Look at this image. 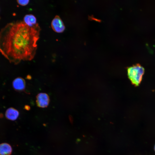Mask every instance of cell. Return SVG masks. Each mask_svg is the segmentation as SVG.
Here are the masks:
<instances>
[{
    "label": "cell",
    "instance_id": "8992f818",
    "mask_svg": "<svg viewBox=\"0 0 155 155\" xmlns=\"http://www.w3.org/2000/svg\"><path fill=\"white\" fill-rule=\"evenodd\" d=\"M18 111L13 108H9L6 111L5 115L8 119L14 121L16 120L19 115Z\"/></svg>",
    "mask_w": 155,
    "mask_h": 155
},
{
    "label": "cell",
    "instance_id": "277c9868",
    "mask_svg": "<svg viewBox=\"0 0 155 155\" xmlns=\"http://www.w3.org/2000/svg\"><path fill=\"white\" fill-rule=\"evenodd\" d=\"M50 98L47 94L40 93L36 96V103L38 107L42 108L47 107L50 102Z\"/></svg>",
    "mask_w": 155,
    "mask_h": 155
},
{
    "label": "cell",
    "instance_id": "30bf717a",
    "mask_svg": "<svg viewBox=\"0 0 155 155\" xmlns=\"http://www.w3.org/2000/svg\"><path fill=\"white\" fill-rule=\"evenodd\" d=\"M154 150L155 152V144L154 145Z\"/></svg>",
    "mask_w": 155,
    "mask_h": 155
},
{
    "label": "cell",
    "instance_id": "52a82bcc",
    "mask_svg": "<svg viewBox=\"0 0 155 155\" xmlns=\"http://www.w3.org/2000/svg\"><path fill=\"white\" fill-rule=\"evenodd\" d=\"M24 22L28 26L32 27L37 24V20L35 16L32 14L26 15L24 18Z\"/></svg>",
    "mask_w": 155,
    "mask_h": 155
},
{
    "label": "cell",
    "instance_id": "5b68a950",
    "mask_svg": "<svg viewBox=\"0 0 155 155\" xmlns=\"http://www.w3.org/2000/svg\"><path fill=\"white\" fill-rule=\"evenodd\" d=\"M13 86L15 90L18 91L24 90L26 87V82L23 78L19 77L15 79L13 82Z\"/></svg>",
    "mask_w": 155,
    "mask_h": 155
},
{
    "label": "cell",
    "instance_id": "6da1fadb",
    "mask_svg": "<svg viewBox=\"0 0 155 155\" xmlns=\"http://www.w3.org/2000/svg\"><path fill=\"white\" fill-rule=\"evenodd\" d=\"M40 28L38 24L32 27L23 21L8 24L0 31V52L9 61L17 64L34 57Z\"/></svg>",
    "mask_w": 155,
    "mask_h": 155
},
{
    "label": "cell",
    "instance_id": "ba28073f",
    "mask_svg": "<svg viewBox=\"0 0 155 155\" xmlns=\"http://www.w3.org/2000/svg\"><path fill=\"white\" fill-rule=\"evenodd\" d=\"M12 148L8 144L3 143L0 144V155H10Z\"/></svg>",
    "mask_w": 155,
    "mask_h": 155
},
{
    "label": "cell",
    "instance_id": "3957f363",
    "mask_svg": "<svg viewBox=\"0 0 155 155\" xmlns=\"http://www.w3.org/2000/svg\"><path fill=\"white\" fill-rule=\"evenodd\" d=\"M51 26L53 30L57 33H62L65 29V26L62 20L58 15L56 16L53 19Z\"/></svg>",
    "mask_w": 155,
    "mask_h": 155
},
{
    "label": "cell",
    "instance_id": "9c48e42d",
    "mask_svg": "<svg viewBox=\"0 0 155 155\" xmlns=\"http://www.w3.org/2000/svg\"><path fill=\"white\" fill-rule=\"evenodd\" d=\"M17 2L18 4L24 6L27 5L29 3V0H17Z\"/></svg>",
    "mask_w": 155,
    "mask_h": 155
},
{
    "label": "cell",
    "instance_id": "7a4b0ae2",
    "mask_svg": "<svg viewBox=\"0 0 155 155\" xmlns=\"http://www.w3.org/2000/svg\"><path fill=\"white\" fill-rule=\"evenodd\" d=\"M144 72V68L139 64L130 67L127 69L128 77L132 84L136 86L140 83Z\"/></svg>",
    "mask_w": 155,
    "mask_h": 155
}]
</instances>
